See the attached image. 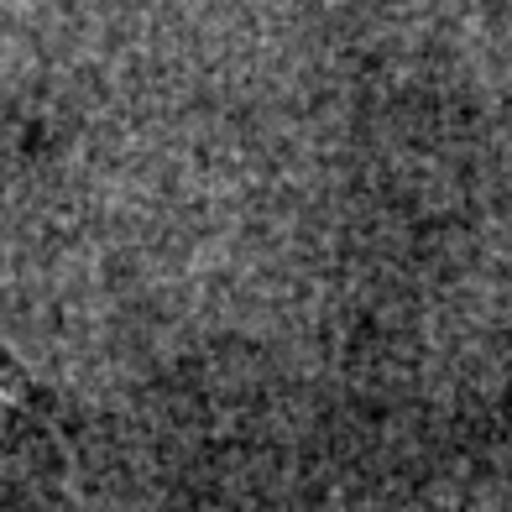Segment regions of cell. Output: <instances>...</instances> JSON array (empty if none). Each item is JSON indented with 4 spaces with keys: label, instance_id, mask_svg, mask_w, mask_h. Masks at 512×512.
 Returning <instances> with one entry per match:
<instances>
[{
    "label": "cell",
    "instance_id": "6da1fadb",
    "mask_svg": "<svg viewBox=\"0 0 512 512\" xmlns=\"http://www.w3.org/2000/svg\"><path fill=\"white\" fill-rule=\"evenodd\" d=\"M42 424H48V392L0 351V465L27 445V439H37Z\"/></svg>",
    "mask_w": 512,
    "mask_h": 512
}]
</instances>
